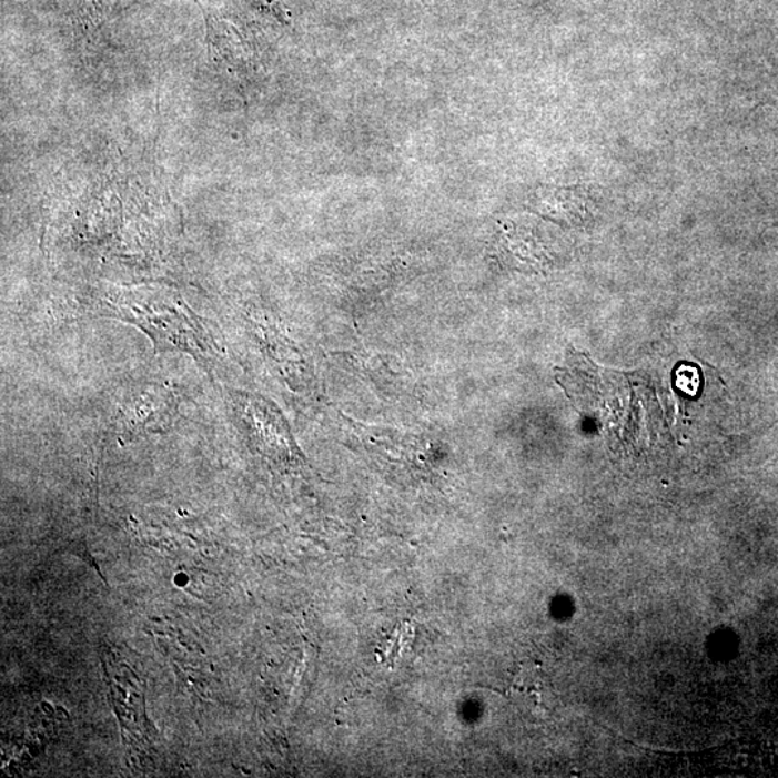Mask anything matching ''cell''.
Listing matches in <instances>:
<instances>
[{"instance_id":"6da1fadb","label":"cell","mask_w":778,"mask_h":778,"mask_svg":"<svg viewBox=\"0 0 778 778\" xmlns=\"http://www.w3.org/2000/svg\"><path fill=\"white\" fill-rule=\"evenodd\" d=\"M100 314L134 323L154 342L156 351H181L205 365H215L222 355L211 329L181 301L158 296L124 294L101 302Z\"/></svg>"},{"instance_id":"7a4b0ae2","label":"cell","mask_w":778,"mask_h":778,"mask_svg":"<svg viewBox=\"0 0 778 778\" xmlns=\"http://www.w3.org/2000/svg\"><path fill=\"white\" fill-rule=\"evenodd\" d=\"M178 398L168 386H144L129 396L119 414L123 438L134 439L149 433H164L175 418Z\"/></svg>"},{"instance_id":"3957f363","label":"cell","mask_w":778,"mask_h":778,"mask_svg":"<svg viewBox=\"0 0 778 778\" xmlns=\"http://www.w3.org/2000/svg\"><path fill=\"white\" fill-rule=\"evenodd\" d=\"M589 193L579 186H548L536 193L535 205L550 219L582 222L589 214Z\"/></svg>"},{"instance_id":"277c9868","label":"cell","mask_w":778,"mask_h":778,"mask_svg":"<svg viewBox=\"0 0 778 778\" xmlns=\"http://www.w3.org/2000/svg\"><path fill=\"white\" fill-rule=\"evenodd\" d=\"M505 245L509 246L507 253L516 264H525L526 267L543 264L544 253L539 249L538 241H535L533 233L528 230L515 229L505 233Z\"/></svg>"}]
</instances>
